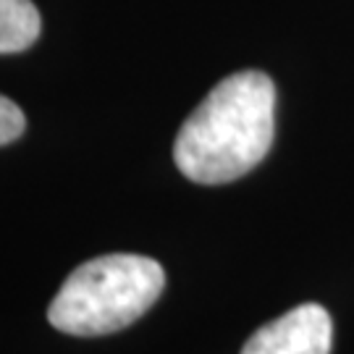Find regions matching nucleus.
Masks as SVG:
<instances>
[{
  "label": "nucleus",
  "instance_id": "nucleus-5",
  "mask_svg": "<svg viewBox=\"0 0 354 354\" xmlns=\"http://www.w3.org/2000/svg\"><path fill=\"white\" fill-rule=\"evenodd\" d=\"M26 129V118L21 113V108L13 100L0 95V147L11 145L13 140H19Z\"/></svg>",
  "mask_w": 354,
  "mask_h": 354
},
{
  "label": "nucleus",
  "instance_id": "nucleus-3",
  "mask_svg": "<svg viewBox=\"0 0 354 354\" xmlns=\"http://www.w3.org/2000/svg\"><path fill=\"white\" fill-rule=\"evenodd\" d=\"M333 323L323 304H299L257 328L241 354H330Z\"/></svg>",
  "mask_w": 354,
  "mask_h": 354
},
{
  "label": "nucleus",
  "instance_id": "nucleus-4",
  "mask_svg": "<svg viewBox=\"0 0 354 354\" xmlns=\"http://www.w3.org/2000/svg\"><path fill=\"white\" fill-rule=\"evenodd\" d=\"M39 11L32 0H0V53H19L39 37Z\"/></svg>",
  "mask_w": 354,
  "mask_h": 354
},
{
  "label": "nucleus",
  "instance_id": "nucleus-2",
  "mask_svg": "<svg viewBox=\"0 0 354 354\" xmlns=\"http://www.w3.org/2000/svg\"><path fill=\"white\" fill-rule=\"evenodd\" d=\"M165 270L145 254H102L79 266L50 302L48 320L55 330L92 339L140 320L163 294Z\"/></svg>",
  "mask_w": 354,
  "mask_h": 354
},
{
  "label": "nucleus",
  "instance_id": "nucleus-1",
  "mask_svg": "<svg viewBox=\"0 0 354 354\" xmlns=\"http://www.w3.org/2000/svg\"><path fill=\"white\" fill-rule=\"evenodd\" d=\"M276 87L263 71L218 82L178 129L174 160L197 184H228L250 174L273 145Z\"/></svg>",
  "mask_w": 354,
  "mask_h": 354
}]
</instances>
